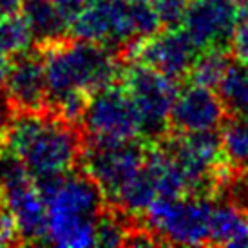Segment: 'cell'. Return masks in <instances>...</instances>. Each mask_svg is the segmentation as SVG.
<instances>
[{
	"label": "cell",
	"instance_id": "obj_15",
	"mask_svg": "<svg viewBox=\"0 0 248 248\" xmlns=\"http://www.w3.org/2000/svg\"><path fill=\"white\" fill-rule=\"evenodd\" d=\"M219 247H248L247 210L234 201L216 203L210 217V243Z\"/></svg>",
	"mask_w": 248,
	"mask_h": 248
},
{
	"label": "cell",
	"instance_id": "obj_22",
	"mask_svg": "<svg viewBox=\"0 0 248 248\" xmlns=\"http://www.w3.org/2000/svg\"><path fill=\"white\" fill-rule=\"evenodd\" d=\"M230 49L235 60L248 63V13H243L230 40Z\"/></svg>",
	"mask_w": 248,
	"mask_h": 248
},
{
	"label": "cell",
	"instance_id": "obj_5",
	"mask_svg": "<svg viewBox=\"0 0 248 248\" xmlns=\"http://www.w3.org/2000/svg\"><path fill=\"white\" fill-rule=\"evenodd\" d=\"M120 82L131 94L138 110L141 136L158 141L170 127V110L178 96L176 80L140 62L122 69Z\"/></svg>",
	"mask_w": 248,
	"mask_h": 248
},
{
	"label": "cell",
	"instance_id": "obj_27",
	"mask_svg": "<svg viewBox=\"0 0 248 248\" xmlns=\"http://www.w3.org/2000/svg\"><path fill=\"white\" fill-rule=\"evenodd\" d=\"M6 210V201H4V196H2V192H0V214Z\"/></svg>",
	"mask_w": 248,
	"mask_h": 248
},
{
	"label": "cell",
	"instance_id": "obj_2",
	"mask_svg": "<svg viewBox=\"0 0 248 248\" xmlns=\"http://www.w3.org/2000/svg\"><path fill=\"white\" fill-rule=\"evenodd\" d=\"M4 143L22 159L35 181L75 170L82 161L83 132L53 110L16 112Z\"/></svg>",
	"mask_w": 248,
	"mask_h": 248
},
{
	"label": "cell",
	"instance_id": "obj_9",
	"mask_svg": "<svg viewBox=\"0 0 248 248\" xmlns=\"http://www.w3.org/2000/svg\"><path fill=\"white\" fill-rule=\"evenodd\" d=\"M71 36L124 53L140 40L129 0H93L71 26Z\"/></svg>",
	"mask_w": 248,
	"mask_h": 248
},
{
	"label": "cell",
	"instance_id": "obj_1",
	"mask_svg": "<svg viewBox=\"0 0 248 248\" xmlns=\"http://www.w3.org/2000/svg\"><path fill=\"white\" fill-rule=\"evenodd\" d=\"M38 49L46 62L49 110L75 125L82 124L89 98L116 82L124 69L118 51L76 36Z\"/></svg>",
	"mask_w": 248,
	"mask_h": 248
},
{
	"label": "cell",
	"instance_id": "obj_8",
	"mask_svg": "<svg viewBox=\"0 0 248 248\" xmlns=\"http://www.w3.org/2000/svg\"><path fill=\"white\" fill-rule=\"evenodd\" d=\"M147 149L131 141H93L85 140L82 152V167L102 188L107 205L116 201L136 174L143 169Z\"/></svg>",
	"mask_w": 248,
	"mask_h": 248
},
{
	"label": "cell",
	"instance_id": "obj_16",
	"mask_svg": "<svg viewBox=\"0 0 248 248\" xmlns=\"http://www.w3.org/2000/svg\"><path fill=\"white\" fill-rule=\"evenodd\" d=\"M217 94L228 114H248V63L230 62L223 80L217 85Z\"/></svg>",
	"mask_w": 248,
	"mask_h": 248
},
{
	"label": "cell",
	"instance_id": "obj_26",
	"mask_svg": "<svg viewBox=\"0 0 248 248\" xmlns=\"http://www.w3.org/2000/svg\"><path fill=\"white\" fill-rule=\"evenodd\" d=\"M9 67H11V58L0 53V89L6 85L7 80V73H9Z\"/></svg>",
	"mask_w": 248,
	"mask_h": 248
},
{
	"label": "cell",
	"instance_id": "obj_23",
	"mask_svg": "<svg viewBox=\"0 0 248 248\" xmlns=\"http://www.w3.org/2000/svg\"><path fill=\"white\" fill-rule=\"evenodd\" d=\"M16 112H18V110L15 107L13 100L7 94L6 87H2V89H0V138H4L7 127L13 122V118Z\"/></svg>",
	"mask_w": 248,
	"mask_h": 248
},
{
	"label": "cell",
	"instance_id": "obj_25",
	"mask_svg": "<svg viewBox=\"0 0 248 248\" xmlns=\"http://www.w3.org/2000/svg\"><path fill=\"white\" fill-rule=\"evenodd\" d=\"M22 0H0V22L20 13Z\"/></svg>",
	"mask_w": 248,
	"mask_h": 248
},
{
	"label": "cell",
	"instance_id": "obj_12",
	"mask_svg": "<svg viewBox=\"0 0 248 248\" xmlns=\"http://www.w3.org/2000/svg\"><path fill=\"white\" fill-rule=\"evenodd\" d=\"M6 91L20 112L49 110L47 76L44 55L36 46L11 56Z\"/></svg>",
	"mask_w": 248,
	"mask_h": 248
},
{
	"label": "cell",
	"instance_id": "obj_20",
	"mask_svg": "<svg viewBox=\"0 0 248 248\" xmlns=\"http://www.w3.org/2000/svg\"><path fill=\"white\" fill-rule=\"evenodd\" d=\"M33 46H35L33 35L20 13L0 22V53L2 55L11 58Z\"/></svg>",
	"mask_w": 248,
	"mask_h": 248
},
{
	"label": "cell",
	"instance_id": "obj_17",
	"mask_svg": "<svg viewBox=\"0 0 248 248\" xmlns=\"http://www.w3.org/2000/svg\"><path fill=\"white\" fill-rule=\"evenodd\" d=\"M228 65H230V58H228L227 47L203 49L196 56L192 67L188 71L190 82L214 89L223 80Z\"/></svg>",
	"mask_w": 248,
	"mask_h": 248
},
{
	"label": "cell",
	"instance_id": "obj_11",
	"mask_svg": "<svg viewBox=\"0 0 248 248\" xmlns=\"http://www.w3.org/2000/svg\"><path fill=\"white\" fill-rule=\"evenodd\" d=\"M243 13L235 0H192L181 28L200 51L227 47Z\"/></svg>",
	"mask_w": 248,
	"mask_h": 248
},
{
	"label": "cell",
	"instance_id": "obj_3",
	"mask_svg": "<svg viewBox=\"0 0 248 248\" xmlns=\"http://www.w3.org/2000/svg\"><path fill=\"white\" fill-rule=\"evenodd\" d=\"M49 243L65 248L96 245V223L107 207L102 188L85 170H71L47 200Z\"/></svg>",
	"mask_w": 248,
	"mask_h": 248
},
{
	"label": "cell",
	"instance_id": "obj_21",
	"mask_svg": "<svg viewBox=\"0 0 248 248\" xmlns=\"http://www.w3.org/2000/svg\"><path fill=\"white\" fill-rule=\"evenodd\" d=\"M151 4L163 28H179L192 0H151Z\"/></svg>",
	"mask_w": 248,
	"mask_h": 248
},
{
	"label": "cell",
	"instance_id": "obj_14",
	"mask_svg": "<svg viewBox=\"0 0 248 248\" xmlns=\"http://www.w3.org/2000/svg\"><path fill=\"white\" fill-rule=\"evenodd\" d=\"M20 15L38 47L71 36V26L53 0H22Z\"/></svg>",
	"mask_w": 248,
	"mask_h": 248
},
{
	"label": "cell",
	"instance_id": "obj_10",
	"mask_svg": "<svg viewBox=\"0 0 248 248\" xmlns=\"http://www.w3.org/2000/svg\"><path fill=\"white\" fill-rule=\"evenodd\" d=\"M200 49L181 28H165L154 35L140 38L124 53V58L140 62L159 71L172 80H179L192 67Z\"/></svg>",
	"mask_w": 248,
	"mask_h": 248
},
{
	"label": "cell",
	"instance_id": "obj_4",
	"mask_svg": "<svg viewBox=\"0 0 248 248\" xmlns=\"http://www.w3.org/2000/svg\"><path fill=\"white\" fill-rule=\"evenodd\" d=\"M212 208L208 196H158L145 212V223L158 243L200 247L210 243Z\"/></svg>",
	"mask_w": 248,
	"mask_h": 248
},
{
	"label": "cell",
	"instance_id": "obj_19",
	"mask_svg": "<svg viewBox=\"0 0 248 248\" xmlns=\"http://www.w3.org/2000/svg\"><path fill=\"white\" fill-rule=\"evenodd\" d=\"M127 214L110 207L105 208L96 223V245L98 247H120L127 245L131 228L127 225Z\"/></svg>",
	"mask_w": 248,
	"mask_h": 248
},
{
	"label": "cell",
	"instance_id": "obj_13",
	"mask_svg": "<svg viewBox=\"0 0 248 248\" xmlns=\"http://www.w3.org/2000/svg\"><path fill=\"white\" fill-rule=\"evenodd\" d=\"M227 109L217 93L210 87L190 83L178 91L170 110V127L176 132L217 131L225 120Z\"/></svg>",
	"mask_w": 248,
	"mask_h": 248
},
{
	"label": "cell",
	"instance_id": "obj_24",
	"mask_svg": "<svg viewBox=\"0 0 248 248\" xmlns=\"http://www.w3.org/2000/svg\"><path fill=\"white\" fill-rule=\"evenodd\" d=\"M53 2H55V6L58 7V11L62 13L63 18L67 20V24L73 26V22L76 20V16L82 13L93 0H53Z\"/></svg>",
	"mask_w": 248,
	"mask_h": 248
},
{
	"label": "cell",
	"instance_id": "obj_7",
	"mask_svg": "<svg viewBox=\"0 0 248 248\" xmlns=\"http://www.w3.org/2000/svg\"><path fill=\"white\" fill-rule=\"evenodd\" d=\"M167 149L186 179L188 194L208 196L225 179V151L216 131L178 132L167 141Z\"/></svg>",
	"mask_w": 248,
	"mask_h": 248
},
{
	"label": "cell",
	"instance_id": "obj_18",
	"mask_svg": "<svg viewBox=\"0 0 248 248\" xmlns=\"http://www.w3.org/2000/svg\"><path fill=\"white\" fill-rule=\"evenodd\" d=\"M221 143L230 165L248 169V114L234 116L223 127Z\"/></svg>",
	"mask_w": 248,
	"mask_h": 248
},
{
	"label": "cell",
	"instance_id": "obj_28",
	"mask_svg": "<svg viewBox=\"0 0 248 248\" xmlns=\"http://www.w3.org/2000/svg\"><path fill=\"white\" fill-rule=\"evenodd\" d=\"M129 2H132V0H129Z\"/></svg>",
	"mask_w": 248,
	"mask_h": 248
},
{
	"label": "cell",
	"instance_id": "obj_6",
	"mask_svg": "<svg viewBox=\"0 0 248 248\" xmlns=\"http://www.w3.org/2000/svg\"><path fill=\"white\" fill-rule=\"evenodd\" d=\"M83 140L131 141L141 136L138 110L122 82H112L89 98L82 118Z\"/></svg>",
	"mask_w": 248,
	"mask_h": 248
}]
</instances>
